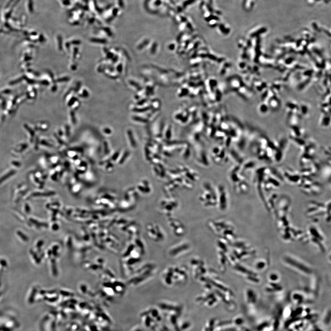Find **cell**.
Masks as SVG:
<instances>
[{"label": "cell", "mask_w": 331, "mask_h": 331, "mask_svg": "<svg viewBox=\"0 0 331 331\" xmlns=\"http://www.w3.org/2000/svg\"><path fill=\"white\" fill-rule=\"evenodd\" d=\"M17 235H18V236H19V237H20L23 241H24V242H27V241H28L29 239L28 237H27L25 234H23V233H22L21 231H17Z\"/></svg>", "instance_id": "6da1fadb"}, {"label": "cell", "mask_w": 331, "mask_h": 331, "mask_svg": "<svg viewBox=\"0 0 331 331\" xmlns=\"http://www.w3.org/2000/svg\"><path fill=\"white\" fill-rule=\"evenodd\" d=\"M1 264H2V265L4 266L6 265V263L5 261H4V260L1 261Z\"/></svg>", "instance_id": "8992f818"}, {"label": "cell", "mask_w": 331, "mask_h": 331, "mask_svg": "<svg viewBox=\"0 0 331 331\" xmlns=\"http://www.w3.org/2000/svg\"><path fill=\"white\" fill-rule=\"evenodd\" d=\"M43 241H42V240H40V241H39V242L37 243V244H36V247H37L38 248H40V247L42 246V245H43Z\"/></svg>", "instance_id": "277c9868"}, {"label": "cell", "mask_w": 331, "mask_h": 331, "mask_svg": "<svg viewBox=\"0 0 331 331\" xmlns=\"http://www.w3.org/2000/svg\"><path fill=\"white\" fill-rule=\"evenodd\" d=\"M30 253H31V255H32V257L34 258V260H35V262H36L37 264H39L40 263V260H39V258L37 257V255L34 252L30 251Z\"/></svg>", "instance_id": "7a4b0ae2"}, {"label": "cell", "mask_w": 331, "mask_h": 331, "mask_svg": "<svg viewBox=\"0 0 331 331\" xmlns=\"http://www.w3.org/2000/svg\"><path fill=\"white\" fill-rule=\"evenodd\" d=\"M13 174H14V172H10V173H9V174H8V175H6L4 177V178H2V179H1V180H0V182H1L2 181H3V180H4V179H7V178H8V177H8V176H10V175H13Z\"/></svg>", "instance_id": "3957f363"}, {"label": "cell", "mask_w": 331, "mask_h": 331, "mask_svg": "<svg viewBox=\"0 0 331 331\" xmlns=\"http://www.w3.org/2000/svg\"><path fill=\"white\" fill-rule=\"evenodd\" d=\"M25 210L28 213H29L30 212V208L29 206L28 205L25 206Z\"/></svg>", "instance_id": "5b68a950"}]
</instances>
